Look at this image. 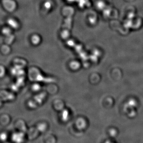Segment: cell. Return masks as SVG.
<instances>
[{"label": "cell", "instance_id": "6da1fadb", "mask_svg": "<svg viewBox=\"0 0 143 143\" xmlns=\"http://www.w3.org/2000/svg\"><path fill=\"white\" fill-rule=\"evenodd\" d=\"M3 4L7 11L12 12L16 8V3L13 0H4Z\"/></svg>", "mask_w": 143, "mask_h": 143}, {"label": "cell", "instance_id": "7a4b0ae2", "mask_svg": "<svg viewBox=\"0 0 143 143\" xmlns=\"http://www.w3.org/2000/svg\"><path fill=\"white\" fill-rule=\"evenodd\" d=\"M8 22L9 25L11 26V27L14 28H16L18 27V24L15 20H14L13 19H9L8 20Z\"/></svg>", "mask_w": 143, "mask_h": 143}, {"label": "cell", "instance_id": "3957f363", "mask_svg": "<svg viewBox=\"0 0 143 143\" xmlns=\"http://www.w3.org/2000/svg\"><path fill=\"white\" fill-rule=\"evenodd\" d=\"M7 43L9 44H10L12 43V41H13L14 39V36L13 35L10 34L9 35H7Z\"/></svg>", "mask_w": 143, "mask_h": 143}, {"label": "cell", "instance_id": "277c9868", "mask_svg": "<svg viewBox=\"0 0 143 143\" xmlns=\"http://www.w3.org/2000/svg\"><path fill=\"white\" fill-rule=\"evenodd\" d=\"M3 32L4 33V34L5 35L7 36L11 34V30L9 29V28L4 29V30H3Z\"/></svg>", "mask_w": 143, "mask_h": 143}, {"label": "cell", "instance_id": "5b68a950", "mask_svg": "<svg viewBox=\"0 0 143 143\" xmlns=\"http://www.w3.org/2000/svg\"><path fill=\"white\" fill-rule=\"evenodd\" d=\"M39 39L37 36H34L32 38V41L34 44H37L39 41Z\"/></svg>", "mask_w": 143, "mask_h": 143}]
</instances>
